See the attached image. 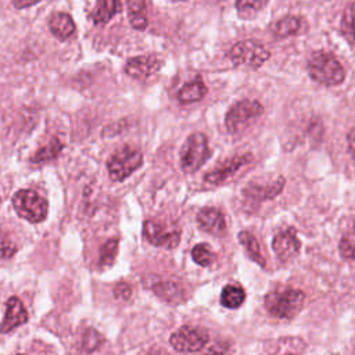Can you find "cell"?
I'll return each instance as SVG.
<instances>
[{"instance_id": "cell-8", "label": "cell", "mask_w": 355, "mask_h": 355, "mask_svg": "<svg viewBox=\"0 0 355 355\" xmlns=\"http://www.w3.org/2000/svg\"><path fill=\"white\" fill-rule=\"evenodd\" d=\"M208 340V331L194 326H182L169 337L171 345L179 352H197L205 347Z\"/></svg>"}, {"instance_id": "cell-23", "label": "cell", "mask_w": 355, "mask_h": 355, "mask_svg": "<svg viewBox=\"0 0 355 355\" xmlns=\"http://www.w3.org/2000/svg\"><path fill=\"white\" fill-rule=\"evenodd\" d=\"M245 298V293L240 286L234 284H227L223 287L222 294H220V302L223 306L229 309H236L239 308Z\"/></svg>"}, {"instance_id": "cell-2", "label": "cell", "mask_w": 355, "mask_h": 355, "mask_svg": "<svg viewBox=\"0 0 355 355\" xmlns=\"http://www.w3.org/2000/svg\"><path fill=\"white\" fill-rule=\"evenodd\" d=\"M305 295L301 290L286 288L280 291H270L265 297V306L268 312L279 319H293L302 308Z\"/></svg>"}, {"instance_id": "cell-26", "label": "cell", "mask_w": 355, "mask_h": 355, "mask_svg": "<svg viewBox=\"0 0 355 355\" xmlns=\"http://www.w3.org/2000/svg\"><path fill=\"white\" fill-rule=\"evenodd\" d=\"M268 1L269 0H234L237 12L243 18L254 17L257 12H259L268 4Z\"/></svg>"}, {"instance_id": "cell-29", "label": "cell", "mask_w": 355, "mask_h": 355, "mask_svg": "<svg viewBox=\"0 0 355 355\" xmlns=\"http://www.w3.org/2000/svg\"><path fill=\"white\" fill-rule=\"evenodd\" d=\"M101 340H103L101 336H100L94 329H89V330H86L85 334H83L82 347H83L85 351L92 352V351H94L96 348H98Z\"/></svg>"}, {"instance_id": "cell-11", "label": "cell", "mask_w": 355, "mask_h": 355, "mask_svg": "<svg viewBox=\"0 0 355 355\" xmlns=\"http://www.w3.org/2000/svg\"><path fill=\"white\" fill-rule=\"evenodd\" d=\"M162 67V58L157 54H146V55H137L130 60H128L125 65V72L140 82L148 80Z\"/></svg>"}, {"instance_id": "cell-15", "label": "cell", "mask_w": 355, "mask_h": 355, "mask_svg": "<svg viewBox=\"0 0 355 355\" xmlns=\"http://www.w3.org/2000/svg\"><path fill=\"white\" fill-rule=\"evenodd\" d=\"M198 226L214 236H223L226 232V222L223 214L218 208L207 207L198 211L197 214Z\"/></svg>"}, {"instance_id": "cell-6", "label": "cell", "mask_w": 355, "mask_h": 355, "mask_svg": "<svg viewBox=\"0 0 355 355\" xmlns=\"http://www.w3.org/2000/svg\"><path fill=\"white\" fill-rule=\"evenodd\" d=\"M143 164V154L140 150L125 146L111 155L107 162L108 175L112 182H122L130 176Z\"/></svg>"}, {"instance_id": "cell-1", "label": "cell", "mask_w": 355, "mask_h": 355, "mask_svg": "<svg viewBox=\"0 0 355 355\" xmlns=\"http://www.w3.org/2000/svg\"><path fill=\"white\" fill-rule=\"evenodd\" d=\"M309 76L324 86H337L345 79V71L334 54L329 51H315L311 54L308 64Z\"/></svg>"}, {"instance_id": "cell-36", "label": "cell", "mask_w": 355, "mask_h": 355, "mask_svg": "<svg viewBox=\"0 0 355 355\" xmlns=\"http://www.w3.org/2000/svg\"><path fill=\"white\" fill-rule=\"evenodd\" d=\"M18 355H24V354H18Z\"/></svg>"}, {"instance_id": "cell-34", "label": "cell", "mask_w": 355, "mask_h": 355, "mask_svg": "<svg viewBox=\"0 0 355 355\" xmlns=\"http://www.w3.org/2000/svg\"><path fill=\"white\" fill-rule=\"evenodd\" d=\"M40 0H12V4L15 8H26L31 6L37 4Z\"/></svg>"}, {"instance_id": "cell-10", "label": "cell", "mask_w": 355, "mask_h": 355, "mask_svg": "<svg viewBox=\"0 0 355 355\" xmlns=\"http://www.w3.org/2000/svg\"><path fill=\"white\" fill-rule=\"evenodd\" d=\"M254 159V155L251 153H244L234 155L225 162H222L219 166L211 169L204 175V182L208 184H220L225 180L230 179L233 175H236L241 168L251 164Z\"/></svg>"}, {"instance_id": "cell-21", "label": "cell", "mask_w": 355, "mask_h": 355, "mask_svg": "<svg viewBox=\"0 0 355 355\" xmlns=\"http://www.w3.org/2000/svg\"><path fill=\"white\" fill-rule=\"evenodd\" d=\"M302 19L295 15H286L273 24L272 31L277 37H288L300 32Z\"/></svg>"}, {"instance_id": "cell-17", "label": "cell", "mask_w": 355, "mask_h": 355, "mask_svg": "<svg viewBox=\"0 0 355 355\" xmlns=\"http://www.w3.org/2000/svg\"><path fill=\"white\" fill-rule=\"evenodd\" d=\"M207 93V87L201 79V76H196L191 80L186 82L180 90L178 92V100L183 104L200 101Z\"/></svg>"}, {"instance_id": "cell-33", "label": "cell", "mask_w": 355, "mask_h": 355, "mask_svg": "<svg viewBox=\"0 0 355 355\" xmlns=\"http://www.w3.org/2000/svg\"><path fill=\"white\" fill-rule=\"evenodd\" d=\"M227 349H229L227 343H218V344L212 345L211 348H208L202 355H226Z\"/></svg>"}, {"instance_id": "cell-18", "label": "cell", "mask_w": 355, "mask_h": 355, "mask_svg": "<svg viewBox=\"0 0 355 355\" xmlns=\"http://www.w3.org/2000/svg\"><path fill=\"white\" fill-rule=\"evenodd\" d=\"M122 3L121 0H97L94 10L90 12V18L94 24H105L115 14L121 12Z\"/></svg>"}, {"instance_id": "cell-24", "label": "cell", "mask_w": 355, "mask_h": 355, "mask_svg": "<svg viewBox=\"0 0 355 355\" xmlns=\"http://www.w3.org/2000/svg\"><path fill=\"white\" fill-rule=\"evenodd\" d=\"M237 237H239V241H240V243L243 244V247L245 248L248 257H250L254 262H257L258 265L265 266V259H263V257H262V254H261L259 244H258L257 239H255L250 232H245V230L240 232Z\"/></svg>"}, {"instance_id": "cell-9", "label": "cell", "mask_w": 355, "mask_h": 355, "mask_svg": "<svg viewBox=\"0 0 355 355\" xmlns=\"http://www.w3.org/2000/svg\"><path fill=\"white\" fill-rule=\"evenodd\" d=\"M143 236L150 244L164 248H175L180 241L179 229L166 226L165 223H159L153 219L144 222Z\"/></svg>"}, {"instance_id": "cell-4", "label": "cell", "mask_w": 355, "mask_h": 355, "mask_svg": "<svg viewBox=\"0 0 355 355\" xmlns=\"http://www.w3.org/2000/svg\"><path fill=\"white\" fill-rule=\"evenodd\" d=\"M263 114V105L257 100L244 98L234 103L225 116L226 130L232 135L241 132Z\"/></svg>"}, {"instance_id": "cell-20", "label": "cell", "mask_w": 355, "mask_h": 355, "mask_svg": "<svg viewBox=\"0 0 355 355\" xmlns=\"http://www.w3.org/2000/svg\"><path fill=\"white\" fill-rule=\"evenodd\" d=\"M128 17L135 29L144 31L148 24L146 17V0H128Z\"/></svg>"}, {"instance_id": "cell-27", "label": "cell", "mask_w": 355, "mask_h": 355, "mask_svg": "<svg viewBox=\"0 0 355 355\" xmlns=\"http://www.w3.org/2000/svg\"><path fill=\"white\" fill-rule=\"evenodd\" d=\"M116 252H118V240L116 239H110L107 240L101 250H100V259H98V263L101 266H111L115 261V257H116Z\"/></svg>"}, {"instance_id": "cell-16", "label": "cell", "mask_w": 355, "mask_h": 355, "mask_svg": "<svg viewBox=\"0 0 355 355\" xmlns=\"http://www.w3.org/2000/svg\"><path fill=\"white\" fill-rule=\"evenodd\" d=\"M49 28L51 33L60 40H65L75 33V22L67 12L53 14L49 19Z\"/></svg>"}, {"instance_id": "cell-5", "label": "cell", "mask_w": 355, "mask_h": 355, "mask_svg": "<svg viewBox=\"0 0 355 355\" xmlns=\"http://www.w3.org/2000/svg\"><path fill=\"white\" fill-rule=\"evenodd\" d=\"M209 157L207 136L201 132L191 133L180 150V168L187 172L198 171Z\"/></svg>"}, {"instance_id": "cell-19", "label": "cell", "mask_w": 355, "mask_h": 355, "mask_svg": "<svg viewBox=\"0 0 355 355\" xmlns=\"http://www.w3.org/2000/svg\"><path fill=\"white\" fill-rule=\"evenodd\" d=\"M153 291L164 301L169 304H178L183 301V288L175 282H161L153 286Z\"/></svg>"}, {"instance_id": "cell-14", "label": "cell", "mask_w": 355, "mask_h": 355, "mask_svg": "<svg viewBox=\"0 0 355 355\" xmlns=\"http://www.w3.org/2000/svg\"><path fill=\"white\" fill-rule=\"evenodd\" d=\"M28 322V312L18 297H10L6 302V313L0 323V333H8Z\"/></svg>"}, {"instance_id": "cell-28", "label": "cell", "mask_w": 355, "mask_h": 355, "mask_svg": "<svg viewBox=\"0 0 355 355\" xmlns=\"http://www.w3.org/2000/svg\"><path fill=\"white\" fill-rule=\"evenodd\" d=\"M191 258L196 263L201 266H208L214 262L215 257L208 245H205L204 243H200L191 248Z\"/></svg>"}, {"instance_id": "cell-25", "label": "cell", "mask_w": 355, "mask_h": 355, "mask_svg": "<svg viewBox=\"0 0 355 355\" xmlns=\"http://www.w3.org/2000/svg\"><path fill=\"white\" fill-rule=\"evenodd\" d=\"M64 148V144L58 140V139H53L47 146L42 147L33 157H32V162L35 164H42V162H47L51 161L54 158H57L61 153V150Z\"/></svg>"}, {"instance_id": "cell-35", "label": "cell", "mask_w": 355, "mask_h": 355, "mask_svg": "<svg viewBox=\"0 0 355 355\" xmlns=\"http://www.w3.org/2000/svg\"><path fill=\"white\" fill-rule=\"evenodd\" d=\"M348 146H349V150L352 153V157L355 158V128L348 135Z\"/></svg>"}, {"instance_id": "cell-7", "label": "cell", "mask_w": 355, "mask_h": 355, "mask_svg": "<svg viewBox=\"0 0 355 355\" xmlns=\"http://www.w3.org/2000/svg\"><path fill=\"white\" fill-rule=\"evenodd\" d=\"M12 207L21 218L32 223H39L47 216V201L31 189L18 190L12 197Z\"/></svg>"}, {"instance_id": "cell-30", "label": "cell", "mask_w": 355, "mask_h": 355, "mask_svg": "<svg viewBox=\"0 0 355 355\" xmlns=\"http://www.w3.org/2000/svg\"><path fill=\"white\" fill-rule=\"evenodd\" d=\"M15 252H17V245L11 240L6 237H0V259H8Z\"/></svg>"}, {"instance_id": "cell-13", "label": "cell", "mask_w": 355, "mask_h": 355, "mask_svg": "<svg viewBox=\"0 0 355 355\" xmlns=\"http://www.w3.org/2000/svg\"><path fill=\"white\" fill-rule=\"evenodd\" d=\"M284 183H286V179L283 176H277L275 180L269 182L268 184H258L255 182H251L243 189V194L245 198L251 201L262 202V201L277 197L282 193Z\"/></svg>"}, {"instance_id": "cell-12", "label": "cell", "mask_w": 355, "mask_h": 355, "mask_svg": "<svg viewBox=\"0 0 355 355\" xmlns=\"http://www.w3.org/2000/svg\"><path fill=\"white\" fill-rule=\"evenodd\" d=\"M301 241L297 237V230L294 227H287L279 232L272 240V248L282 262L291 261L300 251Z\"/></svg>"}, {"instance_id": "cell-3", "label": "cell", "mask_w": 355, "mask_h": 355, "mask_svg": "<svg viewBox=\"0 0 355 355\" xmlns=\"http://www.w3.org/2000/svg\"><path fill=\"white\" fill-rule=\"evenodd\" d=\"M269 50L254 39L237 42L227 51L229 60L236 67H245L250 69H258L269 58Z\"/></svg>"}, {"instance_id": "cell-22", "label": "cell", "mask_w": 355, "mask_h": 355, "mask_svg": "<svg viewBox=\"0 0 355 355\" xmlns=\"http://www.w3.org/2000/svg\"><path fill=\"white\" fill-rule=\"evenodd\" d=\"M340 32L345 40L355 47V1L349 3L344 8L340 22Z\"/></svg>"}, {"instance_id": "cell-31", "label": "cell", "mask_w": 355, "mask_h": 355, "mask_svg": "<svg viewBox=\"0 0 355 355\" xmlns=\"http://www.w3.org/2000/svg\"><path fill=\"white\" fill-rule=\"evenodd\" d=\"M340 254L344 257V258H355V241L344 237L341 241H340Z\"/></svg>"}, {"instance_id": "cell-32", "label": "cell", "mask_w": 355, "mask_h": 355, "mask_svg": "<svg viewBox=\"0 0 355 355\" xmlns=\"http://www.w3.org/2000/svg\"><path fill=\"white\" fill-rule=\"evenodd\" d=\"M114 295H115V298H118V300L126 301V300H129L130 295H132V287H130L128 283L121 282V283H118V284L114 287Z\"/></svg>"}]
</instances>
